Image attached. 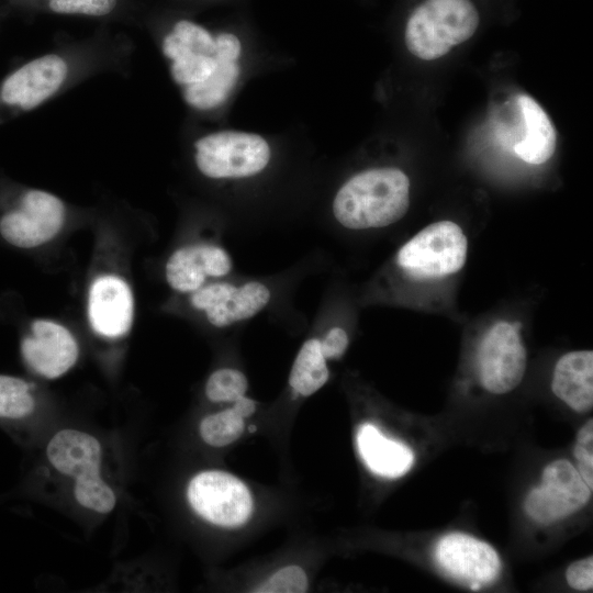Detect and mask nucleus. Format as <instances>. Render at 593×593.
Listing matches in <instances>:
<instances>
[{
  "mask_svg": "<svg viewBox=\"0 0 593 593\" xmlns=\"http://www.w3.org/2000/svg\"><path fill=\"white\" fill-rule=\"evenodd\" d=\"M161 51L184 102L195 110L220 107L236 86L242 44L232 33L213 36L203 26L180 20L165 35Z\"/></svg>",
  "mask_w": 593,
  "mask_h": 593,
  "instance_id": "f257e3e1",
  "label": "nucleus"
},
{
  "mask_svg": "<svg viewBox=\"0 0 593 593\" xmlns=\"http://www.w3.org/2000/svg\"><path fill=\"white\" fill-rule=\"evenodd\" d=\"M410 206V179L395 167H377L350 177L336 192L332 211L348 230L385 227L400 221Z\"/></svg>",
  "mask_w": 593,
  "mask_h": 593,
  "instance_id": "f03ea898",
  "label": "nucleus"
},
{
  "mask_svg": "<svg viewBox=\"0 0 593 593\" xmlns=\"http://www.w3.org/2000/svg\"><path fill=\"white\" fill-rule=\"evenodd\" d=\"M479 21L478 10L470 0H425L407 20L406 47L423 60L437 59L469 40Z\"/></svg>",
  "mask_w": 593,
  "mask_h": 593,
  "instance_id": "7ed1b4c3",
  "label": "nucleus"
},
{
  "mask_svg": "<svg viewBox=\"0 0 593 593\" xmlns=\"http://www.w3.org/2000/svg\"><path fill=\"white\" fill-rule=\"evenodd\" d=\"M46 455L58 472L75 479L74 495L81 506L101 514L114 508L116 496L100 474L102 449L96 437L61 429L51 438Z\"/></svg>",
  "mask_w": 593,
  "mask_h": 593,
  "instance_id": "20e7f679",
  "label": "nucleus"
},
{
  "mask_svg": "<svg viewBox=\"0 0 593 593\" xmlns=\"http://www.w3.org/2000/svg\"><path fill=\"white\" fill-rule=\"evenodd\" d=\"M468 240L451 221L427 225L399 249L395 264L412 280L429 281L457 273L466 264Z\"/></svg>",
  "mask_w": 593,
  "mask_h": 593,
  "instance_id": "39448f33",
  "label": "nucleus"
},
{
  "mask_svg": "<svg viewBox=\"0 0 593 593\" xmlns=\"http://www.w3.org/2000/svg\"><path fill=\"white\" fill-rule=\"evenodd\" d=\"M271 150L260 135L238 131H220L194 143V163L210 179H239L261 172L269 164Z\"/></svg>",
  "mask_w": 593,
  "mask_h": 593,
  "instance_id": "423d86ee",
  "label": "nucleus"
},
{
  "mask_svg": "<svg viewBox=\"0 0 593 593\" xmlns=\"http://www.w3.org/2000/svg\"><path fill=\"white\" fill-rule=\"evenodd\" d=\"M66 208L55 194L29 189L19 198L16 206L0 217L2 238L19 248H35L52 240L64 226Z\"/></svg>",
  "mask_w": 593,
  "mask_h": 593,
  "instance_id": "0eeeda50",
  "label": "nucleus"
},
{
  "mask_svg": "<svg viewBox=\"0 0 593 593\" xmlns=\"http://www.w3.org/2000/svg\"><path fill=\"white\" fill-rule=\"evenodd\" d=\"M521 327V322L500 321L481 340L478 350L479 380L491 393H507L524 378L527 356Z\"/></svg>",
  "mask_w": 593,
  "mask_h": 593,
  "instance_id": "6e6552de",
  "label": "nucleus"
},
{
  "mask_svg": "<svg viewBox=\"0 0 593 593\" xmlns=\"http://www.w3.org/2000/svg\"><path fill=\"white\" fill-rule=\"evenodd\" d=\"M68 76L60 55L46 54L19 66L0 82V122L7 114L33 110L52 98Z\"/></svg>",
  "mask_w": 593,
  "mask_h": 593,
  "instance_id": "1a4fd4ad",
  "label": "nucleus"
},
{
  "mask_svg": "<svg viewBox=\"0 0 593 593\" xmlns=\"http://www.w3.org/2000/svg\"><path fill=\"white\" fill-rule=\"evenodd\" d=\"M188 501L197 514L222 527H236L249 518L253 499L247 486L228 472L210 470L189 482Z\"/></svg>",
  "mask_w": 593,
  "mask_h": 593,
  "instance_id": "9d476101",
  "label": "nucleus"
},
{
  "mask_svg": "<svg viewBox=\"0 0 593 593\" xmlns=\"http://www.w3.org/2000/svg\"><path fill=\"white\" fill-rule=\"evenodd\" d=\"M270 300L271 290L258 280L239 283L215 280L190 294L191 306L217 328L253 318L267 307Z\"/></svg>",
  "mask_w": 593,
  "mask_h": 593,
  "instance_id": "9b49d317",
  "label": "nucleus"
},
{
  "mask_svg": "<svg viewBox=\"0 0 593 593\" xmlns=\"http://www.w3.org/2000/svg\"><path fill=\"white\" fill-rule=\"evenodd\" d=\"M592 490L578 469L566 459L549 463L541 484L526 497V513L540 524H550L581 510L590 500Z\"/></svg>",
  "mask_w": 593,
  "mask_h": 593,
  "instance_id": "f8f14e48",
  "label": "nucleus"
},
{
  "mask_svg": "<svg viewBox=\"0 0 593 593\" xmlns=\"http://www.w3.org/2000/svg\"><path fill=\"white\" fill-rule=\"evenodd\" d=\"M233 268V258L223 246L193 243L171 253L165 265V278L174 291L191 294L211 281L227 277Z\"/></svg>",
  "mask_w": 593,
  "mask_h": 593,
  "instance_id": "ddd939ff",
  "label": "nucleus"
},
{
  "mask_svg": "<svg viewBox=\"0 0 593 593\" xmlns=\"http://www.w3.org/2000/svg\"><path fill=\"white\" fill-rule=\"evenodd\" d=\"M436 559L443 570L472 590L492 583L501 571L497 552L489 544L462 533L444 536L437 544Z\"/></svg>",
  "mask_w": 593,
  "mask_h": 593,
  "instance_id": "4468645a",
  "label": "nucleus"
},
{
  "mask_svg": "<svg viewBox=\"0 0 593 593\" xmlns=\"http://www.w3.org/2000/svg\"><path fill=\"white\" fill-rule=\"evenodd\" d=\"M26 365L46 379L66 373L77 361L79 347L75 336L63 324L46 318L31 323L30 334L21 342Z\"/></svg>",
  "mask_w": 593,
  "mask_h": 593,
  "instance_id": "2eb2a0df",
  "label": "nucleus"
},
{
  "mask_svg": "<svg viewBox=\"0 0 593 593\" xmlns=\"http://www.w3.org/2000/svg\"><path fill=\"white\" fill-rule=\"evenodd\" d=\"M87 310L96 334L110 339L125 336L134 320L131 287L113 273L97 277L89 288Z\"/></svg>",
  "mask_w": 593,
  "mask_h": 593,
  "instance_id": "dca6fc26",
  "label": "nucleus"
},
{
  "mask_svg": "<svg viewBox=\"0 0 593 593\" xmlns=\"http://www.w3.org/2000/svg\"><path fill=\"white\" fill-rule=\"evenodd\" d=\"M557 398L577 412L593 406V351L575 350L563 355L556 363L551 381Z\"/></svg>",
  "mask_w": 593,
  "mask_h": 593,
  "instance_id": "f3484780",
  "label": "nucleus"
},
{
  "mask_svg": "<svg viewBox=\"0 0 593 593\" xmlns=\"http://www.w3.org/2000/svg\"><path fill=\"white\" fill-rule=\"evenodd\" d=\"M359 454L377 475L399 478L413 466L414 454L404 444L384 437L372 424L366 423L357 433Z\"/></svg>",
  "mask_w": 593,
  "mask_h": 593,
  "instance_id": "a211bd4d",
  "label": "nucleus"
},
{
  "mask_svg": "<svg viewBox=\"0 0 593 593\" xmlns=\"http://www.w3.org/2000/svg\"><path fill=\"white\" fill-rule=\"evenodd\" d=\"M526 133L514 145L516 155L525 163L541 165L549 160L556 150L555 126L541 105L528 94L517 97Z\"/></svg>",
  "mask_w": 593,
  "mask_h": 593,
  "instance_id": "6ab92c4d",
  "label": "nucleus"
},
{
  "mask_svg": "<svg viewBox=\"0 0 593 593\" xmlns=\"http://www.w3.org/2000/svg\"><path fill=\"white\" fill-rule=\"evenodd\" d=\"M326 360L320 337H311L302 344L289 376V384L295 394L312 395L327 382L329 370Z\"/></svg>",
  "mask_w": 593,
  "mask_h": 593,
  "instance_id": "aec40b11",
  "label": "nucleus"
},
{
  "mask_svg": "<svg viewBox=\"0 0 593 593\" xmlns=\"http://www.w3.org/2000/svg\"><path fill=\"white\" fill-rule=\"evenodd\" d=\"M34 407L35 401L29 382L0 374V418H22L30 415Z\"/></svg>",
  "mask_w": 593,
  "mask_h": 593,
  "instance_id": "412c9836",
  "label": "nucleus"
},
{
  "mask_svg": "<svg viewBox=\"0 0 593 593\" xmlns=\"http://www.w3.org/2000/svg\"><path fill=\"white\" fill-rule=\"evenodd\" d=\"M202 439L214 447L235 441L244 432V418L233 407L208 415L200 423Z\"/></svg>",
  "mask_w": 593,
  "mask_h": 593,
  "instance_id": "4be33fe9",
  "label": "nucleus"
},
{
  "mask_svg": "<svg viewBox=\"0 0 593 593\" xmlns=\"http://www.w3.org/2000/svg\"><path fill=\"white\" fill-rule=\"evenodd\" d=\"M248 382L246 376L233 368L215 370L205 383V395L212 402H235L245 395Z\"/></svg>",
  "mask_w": 593,
  "mask_h": 593,
  "instance_id": "5701e85b",
  "label": "nucleus"
},
{
  "mask_svg": "<svg viewBox=\"0 0 593 593\" xmlns=\"http://www.w3.org/2000/svg\"><path fill=\"white\" fill-rule=\"evenodd\" d=\"M307 590V578L299 566H288L278 570L256 592L261 593H302Z\"/></svg>",
  "mask_w": 593,
  "mask_h": 593,
  "instance_id": "b1692460",
  "label": "nucleus"
},
{
  "mask_svg": "<svg viewBox=\"0 0 593 593\" xmlns=\"http://www.w3.org/2000/svg\"><path fill=\"white\" fill-rule=\"evenodd\" d=\"M118 0H48L52 11L60 14L103 16L110 14Z\"/></svg>",
  "mask_w": 593,
  "mask_h": 593,
  "instance_id": "393cba45",
  "label": "nucleus"
},
{
  "mask_svg": "<svg viewBox=\"0 0 593 593\" xmlns=\"http://www.w3.org/2000/svg\"><path fill=\"white\" fill-rule=\"evenodd\" d=\"M578 471L584 482L593 489V421L590 418L578 432L574 446Z\"/></svg>",
  "mask_w": 593,
  "mask_h": 593,
  "instance_id": "a878e982",
  "label": "nucleus"
},
{
  "mask_svg": "<svg viewBox=\"0 0 593 593\" xmlns=\"http://www.w3.org/2000/svg\"><path fill=\"white\" fill-rule=\"evenodd\" d=\"M322 351L326 359L340 358L349 345V336L340 326H332L320 337Z\"/></svg>",
  "mask_w": 593,
  "mask_h": 593,
  "instance_id": "bb28decb",
  "label": "nucleus"
},
{
  "mask_svg": "<svg viewBox=\"0 0 593 593\" xmlns=\"http://www.w3.org/2000/svg\"><path fill=\"white\" fill-rule=\"evenodd\" d=\"M569 585L575 590L588 591L593 586L592 556L570 564L566 572Z\"/></svg>",
  "mask_w": 593,
  "mask_h": 593,
  "instance_id": "cd10ccee",
  "label": "nucleus"
},
{
  "mask_svg": "<svg viewBox=\"0 0 593 593\" xmlns=\"http://www.w3.org/2000/svg\"><path fill=\"white\" fill-rule=\"evenodd\" d=\"M232 407L243 418H246V417L250 416L255 412L256 403L251 399L243 395V396L238 398L235 402H233Z\"/></svg>",
  "mask_w": 593,
  "mask_h": 593,
  "instance_id": "c85d7f7f",
  "label": "nucleus"
}]
</instances>
